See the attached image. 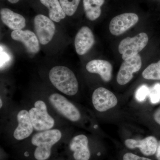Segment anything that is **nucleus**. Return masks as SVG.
<instances>
[{"instance_id": "f257e3e1", "label": "nucleus", "mask_w": 160, "mask_h": 160, "mask_svg": "<svg viewBox=\"0 0 160 160\" xmlns=\"http://www.w3.org/2000/svg\"><path fill=\"white\" fill-rule=\"evenodd\" d=\"M62 134L59 129H52L38 132L32 136L31 144L33 147L35 160H48L51 157L53 146L61 140Z\"/></svg>"}, {"instance_id": "f03ea898", "label": "nucleus", "mask_w": 160, "mask_h": 160, "mask_svg": "<svg viewBox=\"0 0 160 160\" xmlns=\"http://www.w3.org/2000/svg\"><path fill=\"white\" fill-rule=\"evenodd\" d=\"M49 80L58 90L66 95L72 96L78 90V82L75 75L68 67L57 66L49 72Z\"/></svg>"}, {"instance_id": "7ed1b4c3", "label": "nucleus", "mask_w": 160, "mask_h": 160, "mask_svg": "<svg viewBox=\"0 0 160 160\" xmlns=\"http://www.w3.org/2000/svg\"><path fill=\"white\" fill-rule=\"evenodd\" d=\"M29 116L34 130L38 132L52 129L55 126L54 118L49 114L46 102L42 100L36 101L29 110Z\"/></svg>"}, {"instance_id": "20e7f679", "label": "nucleus", "mask_w": 160, "mask_h": 160, "mask_svg": "<svg viewBox=\"0 0 160 160\" xmlns=\"http://www.w3.org/2000/svg\"><path fill=\"white\" fill-rule=\"evenodd\" d=\"M49 101L52 108L66 119L73 122H78L81 119L79 110L62 95L52 93L49 96Z\"/></svg>"}, {"instance_id": "39448f33", "label": "nucleus", "mask_w": 160, "mask_h": 160, "mask_svg": "<svg viewBox=\"0 0 160 160\" xmlns=\"http://www.w3.org/2000/svg\"><path fill=\"white\" fill-rule=\"evenodd\" d=\"M149 37L146 32H140L133 37H127L122 40L118 46V51L124 61L131 58L143 50L147 46Z\"/></svg>"}, {"instance_id": "423d86ee", "label": "nucleus", "mask_w": 160, "mask_h": 160, "mask_svg": "<svg viewBox=\"0 0 160 160\" xmlns=\"http://www.w3.org/2000/svg\"><path fill=\"white\" fill-rule=\"evenodd\" d=\"M34 26L36 34L39 42L43 45L49 43L55 32V26L52 20L42 14L34 18Z\"/></svg>"}, {"instance_id": "0eeeda50", "label": "nucleus", "mask_w": 160, "mask_h": 160, "mask_svg": "<svg viewBox=\"0 0 160 160\" xmlns=\"http://www.w3.org/2000/svg\"><path fill=\"white\" fill-rule=\"evenodd\" d=\"M92 102L95 109L100 112H106L117 105L118 100L114 93L104 87L94 90Z\"/></svg>"}, {"instance_id": "6e6552de", "label": "nucleus", "mask_w": 160, "mask_h": 160, "mask_svg": "<svg viewBox=\"0 0 160 160\" xmlns=\"http://www.w3.org/2000/svg\"><path fill=\"white\" fill-rule=\"evenodd\" d=\"M139 17L133 12L118 15L110 21L109 30L113 35H121L133 27L138 22Z\"/></svg>"}, {"instance_id": "1a4fd4ad", "label": "nucleus", "mask_w": 160, "mask_h": 160, "mask_svg": "<svg viewBox=\"0 0 160 160\" xmlns=\"http://www.w3.org/2000/svg\"><path fill=\"white\" fill-rule=\"evenodd\" d=\"M142 66V58L139 54L124 61L120 66L117 76L118 84L121 86L128 84L133 78V74L139 71Z\"/></svg>"}, {"instance_id": "9d476101", "label": "nucleus", "mask_w": 160, "mask_h": 160, "mask_svg": "<svg viewBox=\"0 0 160 160\" xmlns=\"http://www.w3.org/2000/svg\"><path fill=\"white\" fill-rule=\"evenodd\" d=\"M68 148L74 160H89L91 158L89 140L85 135L73 137L69 142Z\"/></svg>"}, {"instance_id": "9b49d317", "label": "nucleus", "mask_w": 160, "mask_h": 160, "mask_svg": "<svg viewBox=\"0 0 160 160\" xmlns=\"http://www.w3.org/2000/svg\"><path fill=\"white\" fill-rule=\"evenodd\" d=\"M18 125L13 132V137L17 141H21L29 137L34 130L30 120L29 111L22 109L17 115Z\"/></svg>"}, {"instance_id": "f8f14e48", "label": "nucleus", "mask_w": 160, "mask_h": 160, "mask_svg": "<svg viewBox=\"0 0 160 160\" xmlns=\"http://www.w3.org/2000/svg\"><path fill=\"white\" fill-rule=\"evenodd\" d=\"M95 43V38L91 29L87 26H83L76 35L74 45L78 54L83 55L91 49Z\"/></svg>"}, {"instance_id": "ddd939ff", "label": "nucleus", "mask_w": 160, "mask_h": 160, "mask_svg": "<svg viewBox=\"0 0 160 160\" xmlns=\"http://www.w3.org/2000/svg\"><path fill=\"white\" fill-rule=\"evenodd\" d=\"M125 145L128 149L138 148L143 155L150 156L156 152L158 142L156 138L150 136L142 140L128 139L125 141Z\"/></svg>"}, {"instance_id": "4468645a", "label": "nucleus", "mask_w": 160, "mask_h": 160, "mask_svg": "<svg viewBox=\"0 0 160 160\" xmlns=\"http://www.w3.org/2000/svg\"><path fill=\"white\" fill-rule=\"evenodd\" d=\"M12 39L22 43L30 53H36L40 50L39 41L37 36L30 30H13L11 33Z\"/></svg>"}, {"instance_id": "2eb2a0df", "label": "nucleus", "mask_w": 160, "mask_h": 160, "mask_svg": "<svg viewBox=\"0 0 160 160\" xmlns=\"http://www.w3.org/2000/svg\"><path fill=\"white\" fill-rule=\"evenodd\" d=\"M86 69L90 73L99 75L102 79L106 82H110L112 78V65L106 60H92L86 64Z\"/></svg>"}, {"instance_id": "dca6fc26", "label": "nucleus", "mask_w": 160, "mask_h": 160, "mask_svg": "<svg viewBox=\"0 0 160 160\" xmlns=\"http://www.w3.org/2000/svg\"><path fill=\"white\" fill-rule=\"evenodd\" d=\"M1 19L3 23L9 29L13 30L22 29L25 28L26 21L21 14L15 12L8 8H3L0 11Z\"/></svg>"}, {"instance_id": "f3484780", "label": "nucleus", "mask_w": 160, "mask_h": 160, "mask_svg": "<svg viewBox=\"0 0 160 160\" xmlns=\"http://www.w3.org/2000/svg\"><path fill=\"white\" fill-rule=\"evenodd\" d=\"M105 0H83V4L86 18L91 21L100 17L102 13L101 7Z\"/></svg>"}, {"instance_id": "a211bd4d", "label": "nucleus", "mask_w": 160, "mask_h": 160, "mask_svg": "<svg viewBox=\"0 0 160 160\" xmlns=\"http://www.w3.org/2000/svg\"><path fill=\"white\" fill-rule=\"evenodd\" d=\"M40 1L42 4L49 9V18L52 21L59 22L66 18V13L64 12L59 0Z\"/></svg>"}, {"instance_id": "6ab92c4d", "label": "nucleus", "mask_w": 160, "mask_h": 160, "mask_svg": "<svg viewBox=\"0 0 160 160\" xmlns=\"http://www.w3.org/2000/svg\"><path fill=\"white\" fill-rule=\"evenodd\" d=\"M142 76L145 79L160 80V60L147 66L143 71Z\"/></svg>"}, {"instance_id": "aec40b11", "label": "nucleus", "mask_w": 160, "mask_h": 160, "mask_svg": "<svg viewBox=\"0 0 160 160\" xmlns=\"http://www.w3.org/2000/svg\"><path fill=\"white\" fill-rule=\"evenodd\" d=\"M81 0H59L66 15L71 16L77 10Z\"/></svg>"}, {"instance_id": "412c9836", "label": "nucleus", "mask_w": 160, "mask_h": 160, "mask_svg": "<svg viewBox=\"0 0 160 160\" xmlns=\"http://www.w3.org/2000/svg\"><path fill=\"white\" fill-rule=\"evenodd\" d=\"M149 97L152 104L160 102V84H155L149 90Z\"/></svg>"}, {"instance_id": "4be33fe9", "label": "nucleus", "mask_w": 160, "mask_h": 160, "mask_svg": "<svg viewBox=\"0 0 160 160\" xmlns=\"http://www.w3.org/2000/svg\"><path fill=\"white\" fill-rule=\"evenodd\" d=\"M149 90L147 86H142L138 89L136 93V98L138 102H142L145 101L146 97L149 95Z\"/></svg>"}, {"instance_id": "5701e85b", "label": "nucleus", "mask_w": 160, "mask_h": 160, "mask_svg": "<svg viewBox=\"0 0 160 160\" xmlns=\"http://www.w3.org/2000/svg\"><path fill=\"white\" fill-rule=\"evenodd\" d=\"M123 160H152L150 159L139 156L131 152H127L123 156Z\"/></svg>"}, {"instance_id": "b1692460", "label": "nucleus", "mask_w": 160, "mask_h": 160, "mask_svg": "<svg viewBox=\"0 0 160 160\" xmlns=\"http://www.w3.org/2000/svg\"><path fill=\"white\" fill-rule=\"evenodd\" d=\"M153 118L156 122L160 125V107L153 114Z\"/></svg>"}, {"instance_id": "393cba45", "label": "nucleus", "mask_w": 160, "mask_h": 160, "mask_svg": "<svg viewBox=\"0 0 160 160\" xmlns=\"http://www.w3.org/2000/svg\"><path fill=\"white\" fill-rule=\"evenodd\" d=\"M156 158L158 160H160V142H158V145L157 149L156 152Z\"/></svg>"}, {"instance_id": "a878e982", "label": "nucleus", "mask_w": 160, "mask_h": 160, "mask_svg": "<svg viewBox=\"0 0 160 160\" xmlns=\"http://www.w3.org/2000/svg\"><path fill=\"white\" fill-rule=\"evenodd\" d=\"M8 1L10 3L15 4V3H18L20 0H8Z\"/></svg>"}, {"instance_id": "bb28decb", "label": "nucleus", "mask_w": 160, "mask_h": 160, "mask_svg": "<svg viewBox=\"0 0 160 160\" xmlns=\"http://www.w3.org/2000/svg\"><path fill=\"white\" fill-rule=\"evenodd\" d=\"M0 102H1V103H0V104H1V106H0V108H2L3 106V102L2 101V99L1 98V100H0Z\"/></svg>"}]
</instances>
